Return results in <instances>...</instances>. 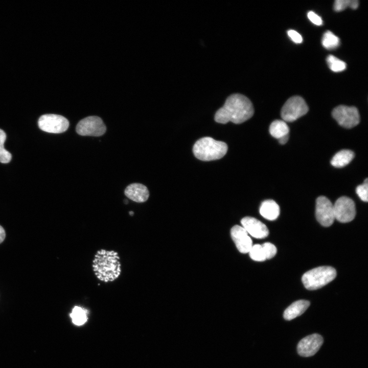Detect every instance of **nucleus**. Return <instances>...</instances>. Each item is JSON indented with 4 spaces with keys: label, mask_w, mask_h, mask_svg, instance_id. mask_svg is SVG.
<instances>
[{
    "label": "nucleus",
    "mask_w": 368,
    "mask_h": 368,
    "mask_svg": "<svg viewBox=\"0 0 368 368\" xmlns=\"http://www.w3.org/2000/svg\"><path fill=\"white\" fill-rule=\"evenodd\" d=\"M260 213L269 220H275L280 214V207L273 200L268 199L263 201L260 207Z\"/></svg>",
    "instance_id": "nucleus-16"
},
{
    "label": "nucleus",
    "mask_w": 368,
    "mask_h": 368,
    "mask_svg": "<svg viewBox=\"0 0 368 368\" xmlns=\"http://www.w3.org/2000/svg\"><path fill=\"white\" fill-rule=\"evenodd\" d=\"M326 60L330 70L334 72H342L346 68V63L333 55H329Z\"/></svg>",
    "instance_id": "nucleus-21"
},
{
    "label": "nucleus",
    "mask_w": 368,
    "mask_h": 368,
    "mask_svg": "<svg viewBox=\"0 0 368 368\" xmlns=\"http://www.w3.org/2000/svg\"><path fill=\"white\" fill-rule=\"evenodd\" d=\"M332 115L339 125L346 128H352L360 121L358 110L354 106H338L334 108Z\"/></svg>",
    "instance_id": "nucleus-6"
},
{
    "label": "nucleus",
    "mask_w": 368,
    "mask_h": 368,
    "mask_svg": "<svg viewBox=\"0 0 368 368\" xmlns=\"http://www.w3.org/2000/svg\"><path fill=\"white\" fill-rule=\"evenodd\" d=\"M288 139H289V135H285V136L279 139L278 140V141H279V142L281 144L283 145L287 142Z\"/></svg>",
    "instance_id": "nucleus-31"
},
{
    "label": "nucleus",
    "mask_w": 368,
    "mask_h": 368,
    "mask_svg": "<svg viewBox=\"0 0 368 368\" xmlns=\"http://www.w3.org/2000/svg\"><path fill=\"white\" fill-rule=\"evenodd\" d=\"M309 306L310 302L307 300L295 301L285 309L283 317L287 320H292L302 314Z\"/></svg>",
    "instance_id": "nucleus-15"
},
{
    "label": "nucleus",
    "mask_w": 368,
    "mask_h": 368,
    "mask_svg": "<svg viewBox=\"0 0 368 368\" xmlns=\"http://www.w3.org/2000/svg\"><path fill=\"white\" fill-rule=\"evenodd\" d=\"M76 130L80 135L99 136L105 133L106 127L100 117L89 116L79 122Z\"/></svg>",
    "instance_id": "nucleus-7"
},
{
    "label": "nucleus",
    "mask_w": 368,
    "mask_h": 368,
    "mask_svg": "<svg viewBox=\"0 0 368 368\" xmlns=\"http://www.w3.org/2000/svg\"><path fill=\"white\" fill-rule=\"evenodd\" d=\"M227 145L222 141L211 137L198 140L194 145L193 151L195 156L203 161H211L223 157L227 152Z\"/></svg>",
    "instance_id": "nucleus-3"
},
{
    "label": "nucleus",
    "mask_w": 368,
    "mask_h": 368,
    "mask_svg": "<svg viewBox=\"0 0 368 368\" xmlns=\"http://www.w3.org/2000/svg\"><path fill=\"white\" fill-rule=\"evenodd\" d=\"M309 19L314 25L320 26L323 24L321 18L313 11H309L307 14Z\"/></svg>",
    "instance_id": "nucleus-27"
},
{
    "label": "nucleus",
    "mask_w": 368,
    "mask_h": 368,
    "mask_svg": "<svg viewBox=\"0 0 368 368\" xmlns=\"http://www.w3.org/2000/svg\"><path fill=\"white\" fill-rule=\"evenodd\" d=\"M323 342V338L318 334L307 336L302 339L297 344L298 354L303 357L312 356L319 350Z\"/></svg>",
    "instance_id": "nucleus-11"
},
{
    "label": "nucleus",
    "mask_w": 368,
    "mask_h": 368,
    "mask_svg": "<svg viewBox=\"0 0 368 368\" xmlns=\"http://www.w3.org/2000/svg\"><path fill=\"white\" fill-rule=\"evenodd\" d=\"M287 34L289 38L296 43H300L303 41L302 36L295 30H288L287 31Z\"/></svg>",
    "instance_id": "nucleus-28"
},
{
    "label": "nucleus",
    "mask_w": 368,
    "mask_h": 368,
    "mask_svg": "<svg viewBox=\"0 0 368 368\" xmlns=\"http://www.w3.org/2000/svg\"><path fill=\"white\" fill-rule=\"evenodd\" d=\"M248 253L250 258L255 261H263L266 260L261 245H252Z\"/></svg>",
    "instance_id": "nucleus-23"
},
{
    "label": "nucleus",
    "mask_w": 368,
    "mask_h": 368,
    "mask_svg": "<svg viewBox=\"0 0 368 368\" xmlns=\"http://www.w3.org/2000/svg\"><path fill=\"white\" fill-rule=\"evenodd\" d=\"M308 110V105L303 98L293 96L288 99L283 106L281 116L285 122H291L306 114Z\"/></svg>",
    "instance_id": "nucleus-5"
},
{
    "label": "nucleus",
    "mask_w": 368,
    "mask_h": 368,
    "mask_svg": "<svg viewBox=\"0 0 368 368\" xmlns=\"http://www.w3.org/2000/svg\"><path fill=\"white\" fill-rule=\"evenodd\" d=\"M334 217L341 223L352 221L356 215V208L353 200L346 196L339 197L333 204Z\"/></svg>",
    "instance_id": "nucleus-9"
},
{
    "label": "nucleus",
    "mask_w": 368,
    "mask_h": 368,
    "mask_svg": "<svg viewBox=\"0 0 368 368\" xmlns=\"http://www.w3.org/2000/svg\"><path fill=\"white\" fill-rule=\"evenodd\" d=\"M351 0H336L334 4V9L336 12H340L344 10L348 7H350Z\"/></svg>",
    "instance_id": "nucleus-26"
},
{
    "label": "nucleus",
    "mask_w": 368,
    "mask_h": 368,
    "mask_svg": "<svg viewBox=\"0 0 368 368\" xmlns=\"http://www.w3.org/2000/svg\"><path fill=\"white\" fill-rule=\"evenodd\" d=\"M241 223L247 233L254 238H265L269 234V231L266 225L255 218L244 217Z\"/></svg>",
    "instance_id": "nucleus-13"
},
{
    "label": "nucleus",
    "mask_w": 368,
    "mask_h": 368,
    "mask_svg": "<svg viewBox=\"0 0 368 368\" xmlns=\"http://www.w3.org/2000/svg\"><path fill=\"white\" fill-rule=\"evenodd\" d=\"M263 249L266 259L273 258L277 253V248L273 244L266 242L261 245Z\"/></svg>",
    "instance_id": "nucleus-25"
},
{
    "label": "nucleus",
    "mask_w": 368,
    "mask_h": 368,
    "mask_svg": "<svg viewBox=\"0 0 368 368\" xmlns=\"http://www.w3.org/2000/svg\"><path fill=\"white\" fill-rule=\"evenodd\" d=\"M336 271L331 266H323L312 269L305 272L302 280L305 287L310 290L319 289L333 281Z\"/></svg>",
    "instance_id": "nucleus-4"
},
{
    "label": "nucleus",
    "mask_w": 368,
    "mask_h": 368,
    "mask_svg": "<svg viewBox=\"0 0 368 368\" xmlns=\"http://www.w3.org/2000/svg\"><path fill=\"white\" fill-rule=\"evenodd\" d=\"M359 6V2L357 0H351L350 7L353 9H356Z\"/></svg>",
    "instance_id": "nucleus-29"
},
{
    "label": "nucleus",
    "mask_w": 368,
    "mask_h": 368,
    "mask_svg": "<svg viewBox=\"0 0 368 368\" xmlns=\"http://www.w3.org/2000/svg\"><path fill=\"white\" fill-rule=\"evenodd\" d=\"M42 130L53 133L65 131L68 128L69 122L65 117L55 114H45L41 116L38 122Z\"/></svg>",
    "instance_id": "nucleus-8"
},
{
    "label": "nucleus",
    "mask_w": 368,
    "mask_h": 368,
    "mask_svg": "<svg viewBox=\"0 0 368 368\" xmlns=\"http://www.w3.org/2000/svg\"><path fill=\"white\" fill-rule=\"evenodd\" d=\"M356 192L359 198L364 202L368 201V179L366 178L362 184L356 189Z\"/></svg>",
    "instance_id": "nucleus-24"
},
{
    "label": "nucleus",
    "mask_w": 368,
    "mask_h": 368,
    "mask_svg": "<svg viewBox=\"0 0 368 368\" xmlns=\"http://www.w3.org/2000/svg\"><path fill=\"white\" fill-rule=\"evenodd\" d=\"M315 215L318 222L324 226H329L334 222L333 204L324 196H320L316 199Z\"/></svg>",
    "instance_id": "nucleus-10"
},
{
    "label": "nucleus",
    "mask_w": 368,
    "mask_h": 368,
    "mask_svg": "<svg viewBox=\"0 0 368 368\" xmlns=\"http://www.w3.org/2000/svg\"><path fill=\"white\" fill-rule=\"evenodd\" d=\"M254 113L250 100L242 94H235L227 98L223 106L216 112L214 119L221 124L232 122L238 124L249 119Z\"/></svg>",
    "instance_id": "nucleus-1"
},
{
    "label": "nucleus",
    "mask_w": 368,
    "mask_h": 368,
    "mask_svg": "<svg viewBox=\"0 0 368 368\" xmlns=\"http://www.w3.org/2000/svg\"><path fill=\"white\" fill-rule=\"evenodd\" d=\"M93 271L97 278L104 282L116 280L121 272L118 252L113 250H98L93 261Z\"/></svg>",
    "instance_id": "nucleus-2"
},
{
    "label": "nucleus",
    "mask_w": 368,
    "mask_h": 368,
    "mask_svg": "<svg viewBox=\"0 0 368 368\" xmlns=\"http://www.w3.org/2000/svg\"><path fill=\"white\" fill-rule=\"evenodd\" d=\"M289 129L286 123L283 120H276L269 126V133L274 138L279 139L289 135Z\"/></svg>",
    "instance_id": "nucleus-18"
},
{
    "label": "nucleus",
    "mask_w": 368,
    "mask_h": 368,
    "mask_svg": "<svg viewBox=\"0 0 368 368\" xmlns=\"http://www.w3.org/2000/svg\"><path fill=\"white\" fill-rule=\"evenodd\" d=\"M6 236L5 232L3 227L0 225V243L5 239Z\"/></svg>",
    "instance_id": "nucleus-30"
},
{
    "label": "nucleus",
    "mask_w": 368,
    "mask_h": 368,
    "mask_svg": "<svg viewBox=\"0 0 368 368\" xmlns=\"http://www.w3.org/2000/svg\"><path fill=\"white\" fill-rule=\"evenodd\" d=\"M231 235L238 250L243 254L248 253L252 246V240L246 230L239 225L234 226L231 230Z\"/></svg>",
    "instance_id": "nucleus-12"
},
{
    "label": "nucleus",
    "mask_w": 368,
    "mask_h": 368,
    "mask_svg": "<svg viewBox=\"0 0 368 368\" xmlns=\"http://www.w3.org/2000/svg\"><path fill=\"white\" fill-rule=\"evenodd\" d=\"M125 195L133 201L142 203L149 198V192L147 188L141 183H133L128 186L124 191Z\"/></svg>",
    "instance_id": "nucleus-14"
},
{
    "label": "nucleus",
    "mask_w": 368,
    "mask_h": 368,
    "mask_svg": "<svg viewBox=\"0 0 368 368\" xmlns=\"http://www.w3.org/2000/svg\"><path fill=\"white\" fill-rule=\"evenodd\" d=\"M73 323L78 326L84 324L87 319V311L84 308L75 306L70 314Z\"/></svg>",
    "instance_id": "nucleus-20"
},
{
    "label": "nucleus",
    "mask_w": 368,
    "mask_h": 368,
    "mask_svg": "<svg viewBox=\"0 0 368 368\" xmlns=\"http://www.w3.org/2000/svg\"><path fill=\"white\" fill-rule=\"evenodd\" d=\"M6 139L5 132L0 129V162L6 164L9 163L12 158L11 154L4 148V143Z\"/></svg>",
    "instance_id": "nucleus-22"
},
{
    "label": "nucleus",
    "mask_w": 368,
    "mask_h": 368,
    "mask_svg": "<svg viewBox=\"0 0 368 368\" xmlns=\"http://www.w3.org/2000/svg\"><path fill=\"white\" fill-rule=\"evenodd\" d=\"M129 214L132 215L133 214V212H129Z\"/></svg>",
    "instance_id": "nucleus-32"
},
{
    "label": "nucleus",
    "mask_w": 368,
    "mask_h": 368,
    "mask_svg": "<svg viewBox=\"0 0 368 368\" xmlns=\"http://www.w3.org/2000/svg\"><path fill=\"white\" fill-rule=\"evenodd\" d=\"M354 157V152L348 149L338 151L332 157L331 165L336 168H342L349 164Z\"/></svg>",
    "instance_id": "nucleus-17"
},
{
    "label": "nucleus",
    "mask_w": 368,
    "mask_h": 368,
    "mask_svg": "<svg viewBox=\"0 0 368 368\" xmlns=\"http://www.w3.org/2000/svg\"><path fill=\"white\" fill-rule=\"evenodd\" d=\"M321 43L323 46L328 50L338 47L340 43L339 38L330 31H326L323 35Z\"/></svg>",
    "instance_id": "nucleus-19"
}]
</instances>
